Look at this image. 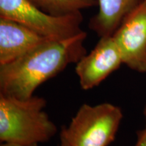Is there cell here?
Wrapping results in <instances>:
<instances>
[{
  "label": "cell",
  "instance_id": "8fae6325",
  "mask_svg": "<svg viewBox=\"0 0 146 146\" xmlns=\"http://www.w3.org/2000/svg\"><path fill=\"white\" fill-rule=\"evenodd\" d=\"M0 146H39L38 144H29V145H25V144H20L15 143H1Z\"/></svg>",
  "mask_w": 146,
  "mask_h": 146
},
{
  "label": "cell",
  "instance_id": "3957f363",
  "mask_svg": "<svg viewBox=\"0 0 146 146\" xmlns=\"http://www.w3.org/2000/svg\"><path fill=\"white\" fill-rule=\"evenodd\" d=\"M123 118L121 108L112 104H84L69 125L62 127L60 137L70 146H108L114 141Z\"/></svg>",
  "mask_w": 146,
  "mask_h": 146
},
{
  "label": "cell",
  "instance_id": "52a82bcc",
  "mask_svg": "<svg viewBox=\"0 0 146 146\" xmlns=\"http://www.w3.org/2000/svg\"><path fill=\"white\" fill-rule=\"evenodd\" d=\"M47 40L21 23L0 17V65L18 59Z\"/></svg>",
  "mask_w": 146,
  "mask_h": 146
},
{
  "label": "cell",
  "instance_id": "9c48e42d",
  "mask_svg": "<svg viewBox=\"0 0 146 146\" xmlns=\"http://www.w3.org/2000/svg\"><path fill=\"white\" fill-rule=\"evenodd\" d=\"M45 13L63 16L98 5V0H29Z\"/></svg>",
  "mask_w": 146,
  "mask_h": 146
},
{
  "label": "cell",
  "instance_id": "7a4b0ae2",
  "mask_svg": "<svg viewBox=\"0 0 146 146\" xmlns=\"http://www.w3.org/2000/svg\"><path fill=\"white\" fill-rule=\"evenodd\" d=\"M46 105V100L41 97L18 99L0 94L1 143L29 145L51 139L58 129L43 110Z\"/></svg>",
  "mask_w": 146,
  "mask_h": 146
},
{
  "label": "cell",
  "instance_id": "6da1fadb",
  "mask_svg": "<svg viewBox=\"0 0 146 146\" xmlns=\"http://www.w3.org/2000/svg\"><path fill=\"white\" fill-rule=\"evenodd\" d=\"M86 32L64 40H47L25 55L0 65V94L18 99L34 96L36 89L87 54Z\"/></svg>",
  "mask_w": 146,
  "mask_h": 146
},
{
  "label": "cell",
  "instance_id": "ba28073f",
  "mask_svg": "<svg viewBox=\"0 0 146 146\" xmlns=\"http://www.w3.org/2000/svg\"><path fill=\"white\" fill-rule=\"evenodd\" d=\"M145 0H98L99 11L91 18L89 28L100 38L113 36L131 12Z\"/></svg>",
  "mask_w": 146,
  "mask_h": 146
},
{
  "label": "cell",
  "instance_id": "277c9868",
  "mask_svg": "<svg viewBox=\"0 0 146 146\" xmlns=\"http://www.w3.org/2000/svg\"><path fill=\"white\" fill-rule=\"evenodd\" d=\"M0 17L12 20L52 40L69 39L83 31L81 12L63 16L45 13L29 0H0Z\"/></svg>",
  "mask_w": 146,
  "mask_h": 146
},
{
  "label": "cell",
  "instance_id": "30bf717a",
  "mask_svg": "<svg viewBox=\"0 0 146 146\" xmlns=\"http://www.w3.org/2000/svg\"><path fill=\"white\" fill-rule=\"evenodd\" d=\"M134 146H146V126L137 132V141Z\"/></svg>",
  "mask_w": 146,
  "mask_h": 146
},
{
  "label": "cell",
  "instance_id": "7c38bea8",
  "mask_svg": "<svg viewBox=\"0 0 146 146\" xmlns=\"http://www.w3.org/2000/svg\"><path fill=\"white\" fill-rule=\"evenodd\" d=\"M58 146H70L69 145L68 142H67L64 139H63L62 137H60V143Z\"/></svg>",
  "mask_w": 146,
  "mask_h": 146
},
{
  "label": "cell",
  "instance_id": "8992f818",
  "mask_svg": "<svg viewBox=\"0 0 146 146\" xmlns=\"http://www.w3.org/2000/svg\"><path fill=\"white\" fill-rule=\"evenodd\" d=\"M122 64L121 54L113 36L100 38L94 50L76 64L80 86L83 90L98 86Z\"/></svg>",
  "mask_w": 146,
  "mask_h": 146
},
{
  "label": "cell",
  "instance_id": "5b68a950",
  "mask_svg": "<svg viewBox=\"0 0 146 146\" xmlns=\"http://www.w3.org/2000/svg\"><path fill=\"white\" fill-rule=\"evenodd\" d=\"M113 37L124 64L146 72V0L124 19Z\"/></svg>",
  "mask_w": 146,
  "mask_h": 146
},
{
  "label": "cell",
  "instance_id": "4fadbf2b",
  "mask_svg": "<svg viewBox=\"0 0 146 146\" xmlns=\"http://www.w3.org/2000/svg\"><path fill=\"white\" fill-rule=\"evenodd\" d=\"M143 115H144V118H145V123H146V103H145V106H144V108H143Z\"/></svg>",
  "mask_w": 146,
  "mask_h": 146
}]
</instances>
